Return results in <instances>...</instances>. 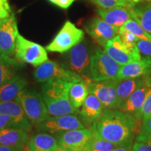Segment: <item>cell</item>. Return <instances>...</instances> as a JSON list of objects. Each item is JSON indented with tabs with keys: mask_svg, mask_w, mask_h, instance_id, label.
Returning <instances> with one entry per match:
<instances>
[{
	"mask_svg": "<svg viewBox=\"0 0 151 151\" xmlns=\"http://www.w3.org/2000/svg\"><path fill=\"white\" fill-rule=\"evenodd\" d=\"M92 129L105 140L118 146H132L141 129L140 120L120 110H106L93 122Z\"/></svg>",
	"mask_w": 151,
	"mask_h": 151,
	"instance_id": "obj_1",
	"label": "cell"
},
{
	"mask_svg": "<svg viewBox=\"0 0 151 151\" xmlns=\"http://www.w3.org/2000/svg\"><path fill=\"white\" fill-rule=\"evenodd\" d=\"M43 83L41 94L50 116H65L79 112V109L72 106L69 99V92L73 83L50 81Z\"/></svg>",
	"mask_w": 151,
	"mask_h": 151,
	"instance_id": "obj_2",
	"label": "cell"
},
{
	"mask_svg": "<svg viewBox=\"0 0 151 151\" xmlns=\"http://www.w3.org/2000/svg\"><path fill=\"white\" fill-rule=\"evenodd\" d=\"M93 50L90 43L83 40L65 52L60 64L82 77L85 81H92L90 74V62Z\"/></svg>",
	"mask_w": 151,
	"mask_h": 151,
	"instance_id": "obj_3",
	"label": "cell"
},
{
	"mask_svg": "<svg viewBox=\"0 0 151 151\" xmlns=\"http://www.w3.org/2000/svg\"><path fill=\"white\" fill-rule=\"evenodd\" d=\"M31 124L37 126L50 116L42 95L35 90H22L16 97Z\"/></svg>",
	"mask_w": 151,
	"mask_h": 151,
	"instance_id": "obj_4",
	"label": "cell"
},
{
	"mask_svg": "<svg viewBox=\"0 0 151 151\" xmlns=\"http://www.w3.org/2000/svg\"><path fill=\"white\" fill-rule=\"evenodd\" d=\"M15 56L20 63L39 67L48 60L46 49L40 44L27 40L18 34L16 39Z\"/></svg>",
	"mask_w": 151,
	"mask_h": 151,
	"instance_id": "obj_5",
	"label": "cell"
},
{
	"mask_svg": "<svg viewBox=\"0 0 151 151\" xmlns=\"http://www.w3.org/2000/svg\"><path fill=\"white\" fill-rule=\"evenodd\" d=\"M84 32L67 20L52 41L46 47V50L65 53L84 39Z\"/></svg>",
	"mask_w": 151,
	"mask_h": 151,
	"instance_id": "obj_6",
	"label": "cell"
},
{
	"mask_svg": "<svg viewBox=\"0 0 151 151\" xmlns=\"http://www.w3.org/2000/svg\"><path fill=\"white\" fill-rule=\"evenodd\" d=\"M34 78L37 82L46 83L50 81H65L73 83L81 81V76L66 69L61 64L47 60L37 67L33 73Z\"/></svg>",
	"mask_w": 151,
	"mask_h": 151,
	"instance_id": "obj_7",
	"label": "cell"
},
{
	"mask_svg": "<svg viewBox=\"0 0 151 151\" xmlns=\"http://www.w3.org/2000/svg\"><path fill=\"white\" fill-rule=\"evenodd\" d=\"M120 65L101 49L93 52L90 62V74L93 81L116 78Z\"/></svg>",
	"mask_w": 151,
	"mask_h": 151,
	"instance_id": "obj_8",
	"label": "cell"
},
{
	"mask_svg": "<svg viewBox=\"0 0 151 151\" xmlns=\"http://www.w3.org/2000/svg\"><path fill=\"white\" fill-rule=\"evenodd\" d=\"M84 127L83 123L76 113L59 116H49L44 121L36 126L38 132H46L51 135Z\"/></svg>",
	"mask_w": 151,
	"mask_h": 151,
	"instance_id": "obj_9",
	"label": "cell"
},
{
	"mask_svg": "<svg viewBox=\"0 0 151 151\" xmlns=\"http://www.w3.org/2000/svg\"><path fill=\"white\" fill-rule=\"evenodd\" d=\"M120 79L114 78L100 81H92L89 86V93L93 94L102 104L104 109L116 110V89Z\"/></svg>",
	"mask_w": 151,
	"mask_h": 151,
	"instance_id": "obj_10",
	"label": "cell"
},
{
	"mask_svg": "<svg viewBox=\"0 0 151 151\" xmlns=\"http://www.w3.org/2000/svg\"><path fill=\"white\" fill-rule=\"evenodd\" d=\"M55 136L58 146L73 151H86L92 137V129L69 130Z\"/></svg>",
	"mask_w": 151,
	"mask_h": 151,
	"instance_id": "obj_11",
	"label": "cell"
},
{
	"mask_svg": "<svg viewBox=\"0 0 151 151\" xmlns=\"http://www.w3.org/2000/svg\"><path fill=\"white\" fill-rule=\"evenodd\" d=\"M19 34L14 14L0 20V56L13 57Z\"/></svg>",
	"mask_w": 151,
	"mask_h": 151,
	"instance_id": "obj_12",
	"label": "cell"
},
{
	"mask_svg": "<svg viewBox=\"0 0 151 151\" xmlns=\"http://www.w3.org/2000/svg\"><path fill=\"white\" fill-rule=\"evenodd\" d=\"M85 29L98 44L102 47L119 34V29L101 18H94L85 25Z\"/></svg>",
	"mask_w": 151,
	"mask_h": 151,
	"instance_id": "obj_13",
	"label": "cell"
},
{
	"mask_svg": "<svg viewBox=\"0 0 151 151\" xmlns=\"http://www.w3.org/2000/svg\"><path fill=\"white\" fill-rule=\"evenodd\" d=\"M150 74L143 76L141 83L122 104L118 110L135 116L136 113L141 108L147 97L151 92V78Z\"/></svg>",
	"mask_w": 151,
	"mask_h": 151,
	"instance_id": "obj_14",
	"label": "cell"
},
{
	"mask_svg": "<svg viewBox=\"0 0 151 151\" xmlns=\"http://www.w3.org/2000/svg\"><path fill=\"white\" fill-rule=\"evenodd\" d=\"M103 48L104 51L120 66L142 58L140 52L132 51L128 48L118 35L109 41Z\"/></svg>",
	"mask_w": 151,
	"mask_h": 151,
	"instance_id": "obj_15",
	"label": "cell"
},
{
	"mask_svg": "<svg viewBox=\"0 0 151 151\" xmlns=\"http://www.w3.org/2000/svg\"><path fill=\"white\" fill-rule=\"evenodd\" d=\"M0 113L11 116L17 128L27 132L32 130V124L16 98L12 101L0 102Z\"/></svg>",
	"mask_w": 151,
	"mask_h": 151,
	"instance_id": "obj_16",
	"label": "cell"
},
{
	"mask_svg": "<svg viewBox=\"0 0 151 151\" xmlns=\"http://www.w3.org/2000/svg\"><path fill=\"white\" fill-rule=\"evenodd\" d=\"M151 73V58H143L120 66L117 78L126 79L142 77Z\"/></svg>",
	"mask_w": 151,
	"mask_h": 151,
	"instance_id": "obj_17",
	"label": "cell"
},
{
	"mask_svg": "<svg viewBox=\"0 0 151 151\" xmlns=\"http://www.w3.org/2000/svg\"><path fill=\"white\" fill-rule=\"evenodd\" d=\"M132 9L124 6L111 9L99 8L97 14L104 21L120 29L127 20L132 18Z\"/></svg>",
	"mask_w": 151,
	"mask_h": 151,
	"instance_id": "obj_18",
	"label": "cell"
},
{
	"mask_svg": "<svg viewBox=\"0 0 151 151\" xmlns=\"http://www.w3.org/2000/svg\"><path fill=\"white\" fill-rule=\"evenodd\" d=\"M28 132L16 127H8L0 131V145L23 149L29 141Z\"/></svg>",
	"mask_w": 151,
	"mask_h": 151,
	"instance_id": "obj_19",
	"label": "cell"
},
{
	"mask_svg": "<svg viewBox=\"0 0 151 151\" xmlns=\"http://www.w3.org/2000/svg\"><path fill=\"white\" fill-rule=\"evenodd\" d=\"M58 146L56 137L46 132H38L27 141V151H54Z\"/></svg>",
	"mask_w": 151,
	"mask_h": 151,
	"instance_id": "obj_20",
	"label": "cell"
},
{
	"mask_svg": "<svg viewBox=\"0 0 151 151\" xmlns=\"http://www.w3.org/2000/svg\"><path fill=\"white\" fill-rule=\"evenodd\" d=\"M104 111L102 104L93 94L89 93L81 106L79 113L87 122H94L101 116Z\"/></svg>",
	"mask_w": 151,
	"mask_h": 151,
	"instance_id": "obj_21",
	"label": "cell"
},
{
	"mask_svg": "<svg viewBox=\"0 0 151 151\" xmlns=\"http://www.w3.org/2000/svg\"><path fill=\"white\" fill-rule=\"evenodd\" d=\"M27 85L25 79L16 75L12 80L0 87V102L14 100Z\"/></svg>",
	"mask_w": 151,
	"mask_h": 151,
	"instance_id": "obj_22",
	"label": "cell"
},
{
	"mask_svg": "<svg viewBox=\"0 0 151 151\" xmlns=\"http://www.w3.org/2000/svg\"><path fill=\"white\" fill-rule=\"evenodd\" d=\"M22 63L13 57L0 56V87L12 80Z\"/></svg>",
	"mask_w": 151,
	"mask_h": 151,
	"instance_id": "obj_23",
	"label": "cell"
},
{
	"mask_svg": "<svg viewBox=\"0 0 151 151\" xmlns=\"http://www.w3.org/2000/svg\"><path fill=\"white\" fill-rule=\"evenodd\" d=\"M143 76L134 78H126L120 79L117 86V108L118 110L119 107L122 103L131 95V94L138 88L142 82Z\"/></svg>",
	"mask_w": 151,
	"mask_h": 151,
	"instance_id": "obj_24",
	"label": "cell"
},
{
	"mask_svg": "<svg viewBox=\"0 0 151 151\" xmlns=\"http://www.w3.org/2000/svg\"><path fill=\"white\" fill-rule=\"evenodd\" d=\"M92 81L82 80L71 86L69 92V99L73 108H81L89 94V86Z\"/></svg>",
	"mask_w": 151,
	"mask_h": 151,
	"instance_id": "obj_25",
	"label": "cell"
},
{
	"mask_svg": "<svg viewBox=\"0 0 151 151\" xmlns=\"http://www.w3.org/2000/svg\"><path fill=\"white\" fill-rule=\"evenodd\" d=\"M132 19L139 22L147 32L151 35V3L134 6Z\"/></svg>",
	"mask_w": 151,
	"mask_h": 151,
	"instance_id": "obj_26",
	"label": "cell"
},
{
	"mask_svg": "<svg viewBox=\"0 0 151 151\" xmlns=\"http://www.w3.org/2000/svg\"><path fill=\"white\" fill-rule=\"evenodd\" d=\"M92 137L86 151H111L118 146L99 137L92 129Z\"/></svg>",
	"mask_w": 151,
	"mask_h": 151,
	"instance_id": "obj_27",
	"label": "cell"
},
{
	"mask_svg": "<svg viewBox=\"0 0 151 151\" xmlns=\"http://www.w3.org/2000/svg\"><path fill=\"white\" fill-rule=\"evenodd\" d=\"M122 27L135 35L139 40L151 41V35L147 32L140 25V24L134 19H129Z\"/></svg>",
	"mask_w": 151,
	"mask_h": 151,
	"instance_id": "obj_28",
	"label": "cell"
},
{
	"mask_svg": "<svg viewBox=\"0 0 151 151\" xmlns=\"http://www.w3.org/2000/svg\"><path fill=\"white\" fill-rule=\"evenodd\" d=\"M118 36L120 37V40L122 41V43L128 48H129L132 51L139 52L137 45V41L139 39L135 35H134L133 34L126 29L125 28L121 27L119 29Z\"/></svg>",
	"mask_w": 151,
	"mask_h": 151,
	"instance_id": "obj_29",
	"label": "cell"
},
{
	"mask_svg": "<svg viewBox=\"0 0 151 151\" xmlns=\"http://www.w3.org/2000/svg\"><path fill=\"white\" fill-rule=\"evenodd\" d=\"M91 1L101 9H111L118 6L133 8L135 4L132 0H91Z\"/></svg>",
	"mask_w": 151,
	"mask_h": 151,
	"instance_id": "obj_30",
	"label": "cell"
},
{
	"mask_svg": "<svg viewBox=\"0 0 151 151\" xmlns=\"http://www.w3.org/2000/svg\"><path fill=\"white\" fill-rule=\"evenodd\" d=\"M151 116V92L147 97L146 101L143 103L141 108L136 113L135 117L138 120L142 121Z\"/></svg>",
	"mask_w": 151,
	"mask_h": 151,
	"instance_id": "obj_31",
	"label": "cell"
},
{
	"mask_svg": "<svg viewBox=\"0 0 151 151\" xmlns=\"http://www.w3.org/2000/svg\"><path fill=\"white\" fill-rule=\"evenodd\" d=\"M137 45L141 56L151 58V41L139 40Z\"/></svg>",
	"mask_w": 151,
	"mask_h": 151,
	"instance_id": "obj_32",
	"label": "cell"
},
{
	"mask_svg": "<svg viewBox=\"0 0 151 151\" xmlns=\"http://www.w3.org/2000/svg\"><path fill=\"white\" fill-rule=\"evenodd\" d=\"M8 127H16L14 120L8 115L0 113V131Z\"/></svg>",
	"mask_w": 151,
	"mask_h": 151,
	"instance_id": "obj_33",
	"label": "cell"
},
{
	"mask_svg": "<svg viewBox=\"0 0 151 151\" xmlns=\"http://www.w3.org/2000/svg\"><path fill=\"white\" fill-rule=\"evenodd\" d=\"M12 14L9 0H0V19L8 18Z\"/></svg>",
	"mask_w": 151,
	"mask_h": 151,
	"instance_id": "obj_34",
	"label": "cell"
},
{
	"mask_svg": "<svg viewBox=\"0 0 151 151\" xmlns=\"http://www.w3.org/2000/svg\"><path fill=\"white\" fill-rule=\"evenodd\" d=\"M133 151H151V144L143 141H136L132 146Z\"/></svg>",
	"mask_w": 151,
	"mask_h": 151,
	"instance_id": "obj_35",
	"label": "cell"
},
{
	"mask_svg": "<svg viewBox=\"0 0 151 151\" xmlns=\"http://www.w3.org/2000/svg\"><path fill=\"white\" fill-rule=\"evenodd\" d=\"M141 129L139 132L146 134H151V116L141 121Z\"/></svg>",
	"mask_w": 151,
	"mask_h": 151,
	"instance_id": "obj_36",
	"label": "cell"
},
{
	"mask_svg": "<svg viewBox=\"0 0 151 151\" xmlns=\"http://www.w3.org/2000/svg\"><path fill=\"white\" fill-rule=\"evenodd\" d=\"M136 141H143L151 144V134H146L139 132L136 137Z\"/></svg>",
	"mask_w": 151,
	"mask_h": 151,
	"instance_id": "obj_37",
	"label": "cell"
},
{
	"mask_svg": "<svg viewBox=\"0 0 151 151\" xmlns=\"http://www.w3.org/2000/svg\"><path fill=\"white\" fill-rule=\"evenodd\" d=\"M75 1L76 0H58V3H57V6L62 9H67L69 8Z\"/></svg>",
	"mask_w": 151,
	"mask_h": 151,
	"instance_id": "obj_38",
	"label": "cell"
},
{
	"mask_svg": "<svg viewBox=\"0 0 151 151\" xmlns=\"http://www.w3.org/2000/svg\"><path fill=\"white\" fill-rule=\"evenodd\" d=\"M0 151H24L23 149L12 148V147H9L0 145Z\"/></svg>",
	"mask_w": 151,
	"mask_h": 151,
	"instance_id": "obj_39",
	"label": "cell"
},
{
	"mask_svg": "<svg viewBox=\"0 0 151 151\" xmlns=\"http://www.w3.org/2000/svg\"><path fill=\"white\" fill-rule=\"evenodd\" d=\"M111 151H133L132 146H117Z\"/></svg>",
	"mask_w": 151,
	"mask_h": 151,
	"instance_id": "obj_40",
	"label": "cell"
},
{
	"mask_svg": "<svg viewBox=\"0 0 151 151\" xmlns=\"http://www.w3.org/2000/svg\"><path fill=\"white\" fill-rule=\"evenodd\" d=\"M54 151H73V150H69V149H67L65 148H62V147L58 146L55 149Z\"/></svg>",
	"mask_w": 151,
	"mask_h": 151,
	"instance_id": "obj_41",
	"label": "cell"
},
{
	"mask_svg": "<svg viewBox=\"0 0 151 151\" xmlns=\"http://www.w3.org/2000/svg\"><path fill=\"white\" fill-rule=\"evenodd\" d=\"M50 2H51L52 4H55L57 5V3H58V0H48Z\"/></svg>",
	"mask_w": 151,
	"mask_h": 151,
	"instance_id": "obj_42",
	"label": "cell"
},
{
	"mask_svg": "<svg viewBox=\"0 0 151 151\" xmlns=\"http://www.w3.org/2000/svg\"><path fill=\"white\" fill-rule=\"evenodd\" d=\"M132 1H133L134 3H137V2H139V1H141V0H132Z\"/></svg>",
	"mask_w": 151,
	"mask_h": 151,
	"instance_id": "obj_43",
	"label": "cell"
},
{
	"mask_svg": "<svg viewBox=\"0 0 151 151\" xmlns=\"http://www.w3.org/2000/svg\"><path fill=\"white\" fill-rule=\"evenodd\" d=\"M150 78H151V73H150Z\"/></svg>",
	"mask_w": 151,
	"mask_h": 151,
	"instance_id": "obj_44",
	"label": "cell"
},
{
	"mask_svg": "<svg viewBox=\"0 0 151 151\" xmlns=\"http://www.w3.org/2000/svg\"><path fill=\"white\" fill-rule=\"evenodd\" d=\"M0 20H1V19H0Z\"/></svg>",
	"mask_w": 151,
	"mask_h": 151,
	"instance_id": "obj_45",
	"label": "cell"
}]
</instances>
